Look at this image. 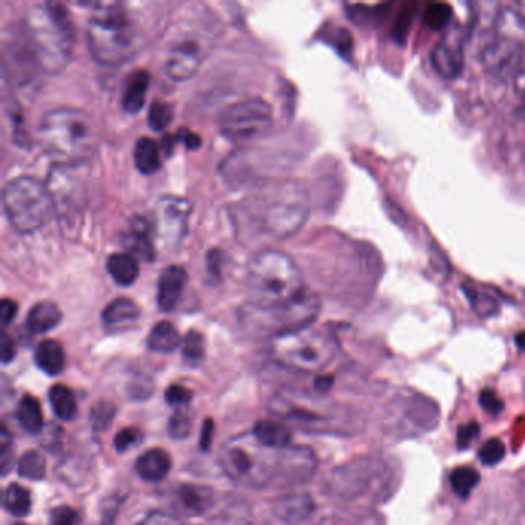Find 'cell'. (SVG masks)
<instances>
[{"instance_id": "obj_26", "label": "cell", "mask_w": 525, "mask_h": 525, "mask_svg": "<svg viewBox=\"0 0 525 525\" xmlns=\"http://www.w3.org/2000/svg\"><path fill=\"white\" fill-rule=\"evenodd\" d=\"M134 165L139 173L154 174L162 167L161 148L151 138H141L134 145Z\"/></svg>"}, {"instance_id": "obj_43", "label": "cell", "mask_w": 525, "mask_h": 525, "mask_svg": "<svg viewBox=\"0 0 525 525\" xmlns=\"http://www.w3.org/2000/svg\"><path fill=\"white\" fill-rule=\"evenodd\" d=\"M479 435H481V427H479L478 422L461 425L458 429V435H456L459 449H469L470 445L479 438Z\"/></svg>"}, {"instance_id": "obj_12", "label": "cell", "mask_w": 525, "mask_h": 525, "mask_svg": "<svg viewBox=\"0 0 525 525\" xmlns=\"http://www.w3.org/2000/svg\"><path fill=\"white\" fill-rule=\"evenodd\" d=\"M525 42L516 37L505 36L493 28L489 39L479 48V59L487 73L507 79H515L524 64Z\"/></svg>"}, {"instance_id": "obj_41", "label": "cell", "mask_w": 525, "mask_h": 525, "mask_svg": "<svg viewBox=\"0 0 525 525\" xmlns=\"http://www.w3.org/2000/svg\"><path fill=\"white\" fill-rule=\"evenodd\" d=\"M191 432V416L184 410H178L171 416L170 424H168V433L171 438L185 439Z\"/></svg>"}, {"instance_id": "obj_57", "label": "cell", "mask_w": 525, "mask_h": 525, "mask_svg": "<svg viewBox=\"0 0 525 525\" xmlns=\"http://www.w3.org/2000/svg\"><path fill=\"white\" fill-rule=\"evenodd\" d=\"M13 525H27V524H22V522H16V524H13Z\"/></svg>"}, {"instance_id": "obj_51", "label": "cell", "mask_w": 525, "mask_h": 525, "mask_svg": "<svg viewBox=\"0 0 525 525\" xmlns=\"http://www.w3.org/2000/svg\"><path fill=\"white\" fill-rule=\"evenodd\" d=\"M412 13V10H404L399 14L398 21L393 28V36H395L396 41H404L405 36H407L408 25L412 22Z\"/></svg>"}, {"instance_id": "obj_53", "label": "cell", "mask_w": 525, "mask_h": 525, "mask_svg": "<svg viewBox=\"0 0 525 525\" xmlns=\"http://www.w3.org/2000/svg\"><path fill=\"white\" fill-rule=\"evenodd\" d=\"M213 436H215V422L213 419L207 418L202 425L201 442H199L202 452H207L210 449L211 444H213Z\"/></svg>"}, {"instance_id": "obj_4", "label": "cell", "mask_w": 525, "mask_h": 525, "mask_svg": "<svg viewBox=\"0 0 525 525\" xmlns=\"http://www.w3.org/2000/svg\"><path fill=\"white\" fill-rule=\"evenodd\" d=\"M25 34L31 56L47 73H61L74 47V28L67 8L61 4L34 5L27 14Z\"/></svg>"}, {"instance_id": "obj_29", "label": "cell", "mask_w": 525, "mask_h": 525, "mask_svg": "<svg viewBox=\"0 0 525 525\" xmlns=\"http://www.w3.org/2000/svg\"><path fill=\"white\" fill-rule=\"evenodd\" d=\"M17 421L27 432H41L44 427V413H42L41 402L34 396L25 395L17 405Z\"/></svg>"}, {"instance_id": "obj_44", "label": "cell", "mask_w": 525, "mask_h": 525, "mask_svg": "<svg viewBox=\"0 0 525 525\" xmlns=\"http://www.w3.org/2000/svg\"><path fill=\"white\" fill-rule=\"evenodd\" d=\"M327 525H384V522L375 513H359V515L332 519Z\"/></svg>"}, {"instance_id": "obj_52", "label": "cell", "mask_w": 525, "mask_h": 525, "mask_svg": "<svg viewBox=\"0 0 525 525\" xmlns=\"http://www.w3.org/2000/svg\"><path fill=\"white\" fill-rule=\"evenodd\" d=\"M17 311H19V307H17L13 299L5 298L4 301H2V304H0V315H2V324H4V327H8V325L16 319Z\"/></svg>"}, {"instance_id": "obj_48", "label": "cell", "mask_w": 525, "mask_h": 525, "mask_svg": "<svg viewBox=\"0 0 525 525\" xmlns=\"http://www.w3.org/2000/svg\"><path fill=\"white\" fill-rule=\"evenodd\" d=\"M191 398H193V392L182 387V385H170L165 392V399H167L168 404L174 405V407L187 405Z\"/></svg>"}, {"instance_id": "obj_11", "label": "cell", "mask_w": 525, "mask_h": 525, "mask_svg": "<svg viewBox=\"0 0 525 525\" xmlns=\"http://www.w3.org/2000/svg\"><path fill=\"white\" fill-rule=\"evenodd\" d=\"M273 124V110L264 99H245L225 108L219 128L231 142H248L267 133Z\"/></svg>"}, {"instance_id": "obj_35", "label": "cell", "mask_w": 525, "mask_h": 525, "mask_svg": "<svg viewBox=\"0 0 525 525\" xmlns=\"http://www.w3.org/2000/svg\"><path fill=\"white\" fill-rule=\"evenodd\" d=\"M17 470L22 478L31 479V481H41L45 478L47 473V462H45L44 455L37 450H30L25 453L19 464H17Z\"/></svg>"}, {"instance_id": "obj_22", "label": "cell", "mask_w": 525, "mask_h": 525, "mask_svg": "<svg viewBox=\"0 0 525 525\" xmlns=\"http://www.w3.org/2000/svg\"><path fill=\"white\" fill-rule=\"evenodd\" d=\"M148 88H150V74L144 70L134 71L125 82L124 96H122V107L127 113L136 114L142 110L147 99Z\"/></svg>"}, {"instance_id": "obj_7", "label": "cell", "mask_w": 525, "mask_h": 525, "mask_svg": "<svg viewBox=\"0 0 525 525\" xmlns=\"http://www.w3.org/2000/svg\"><path fill=\"white\" fill-rule=\"evenodd\" d=\"M211 45L213 34L204 22L185 21L171 28L164 51L165 73L173 81H188L204 64Z\"/></svg>"}, {"instance_id": "obj_32", "label": "cell", "mask_w": 525, "mask_h": 525, "mask_svg": "<svg viewBox=\"0 0 525 525\" xmlns=\"http://www.w3.org/2000/svg\"><path fill=\"white\" fill-rule=\"evenodd\" d=\"M31 493L19 484H10L5 490L4 507L14 516H27L30 513Z\"/></svg>"}, {"instance_id": "obj_5", "label": "cell", "mask_w": 525, "mask_h": 525, "mask_svg": "<svg viewBox=\"0 0 525 525\" xmlns=\"http://www.w3.org/2000/svg\"><path fill=\"white\" fill-rule=\"evenodd\" d=\"M245 284L250 305L258 308L288 304L307 290L298 265L276 250L261 251L251 258Z\"/></svg>"}, {"instance_id": "obj_56", "label": "cell", "mask_w": 525, "mask_h": 525, "mask_svg": "<svg viewBox=\"0 0 525 525\" xmlns=\"http://www.w3.org/2000/svg\"><path fill=\"white\" fill-rule=\"evenodd\" d=\"M516 344L519 345V348H525V332H521L516 336Z\"/></svg>"}, {"instance_id": "obj_46", "label": "cell", "mask_w": 525, "mask_h": 525, "mask_svg": "<svg viewBox=\"0 0 525 525\" xmlns=\"http://www.w3.org/2000/svg\"><path fill=\"white\" fill-rule=\"evenodd\" d=\"M79 521H81V515L68 505L57 507L51 513V525H77Z\"/></svg>"}, {"instance_id": "obj_6", "label": "cell", "mask_w": 525, "mask_h": 525, "mask_svg": "<svg viewBox=\"0 0 525 525\" xmlns=\"http://www.w3.org/2000/svg\"><path fill=\"white\" fill-rule=\"evenodd\" d=\"M4 208L14 230L24 235L44 228L56 213L47 185L28 176L13 179L5 185Z\"/></svg>"}, {"instance_id": "obj_18", "label": "cell", "mask_w": 525, "mask_h": 525, "mask_svg": "<svg viewBox=\"0 0 525 525\" xmlns=\"http://www.w3.org/2000/svg\"><path fill=\"white\" fill-rule=\"evenodd\" d=\"M141 311L136 302L128 298H118L111 301L102 313V324L108 332L121 333L134 327Z\"/></svg>"}, {"instance_id": "obj_20", "label": "cell", "mask_w": 525, "mask_h": 525, "mask_svg": "<svg viewBox=\"0 0 525 525\" xmlns=\"http://www.w3.org/2000/svg\"><path fill=\"white\" fill-rule=\"evenodd\" d=\"M253 436L259 444L271 450H284L290 445L293 433L288 425L282 422L271 421V419H261L256 422Z\"/></svg>"}, {"instance_id": "obj_28", "label": "cell", "mask_w": 525, "mask_h": 525, "mask_svg": "<svg viewBox=\"0 0 525 525\" xmlns=\"http://www.w3.org/2000/svg\"><path fill=\"white\" fill-rule=\"evenodd\" d=\"M130 248L139 258L145 259V261H153L154 245L153 239H151L150 225L139 216L131 221Z\"/></svg>"}, {"instance_id": "obj_45", "label": "cell", "mask_w": 525, "mask_h": 525, "mask_svg": "<svg viewBox=\"0 0 525 525\" xmlns=\"http://www.w3.org/2000/svg\"><path fill=\"white\" fill-rule=\"evenodd\" d=\"M142 433L134 427H128V429L121 430L118 435L114 436V447L118 452H127L131 445L138 444L141 441Z\"/></svg>"}, {"instance_id": "obj_9", "label": "cell", "mask_w": 525, "mask_h": 525, "mask_svg": "<svg viewBox=\"0 0 525 525\" xmlns=\"http://www.w3.org/2000/svg\"><path fill=\"white\" fill-rule=\"evenodd\" d=\"M338 344L327 333L304 328L273 339L271 353L279 364L301 372H319L335 359Z\"/></svg>"}, {"instance_id": "obj_1", "label": "cell", "mask_w": 525, "mask_h": 525, "mask_svg": "<svg viewBox=\"0 0 525 525\" xmlns=\"http://www.w3.org/2000/svg\"><path fill=\"white\" fill-rule=\"evenodd\" d=\"M255 439V436H253ZM264 445L251 438L233 439L221 453V465L228 476L242 484L265 487L307 481L318 467L315 453L305 447L264 452Z\"/></svg>"}, {"instance_id": "obj_30", "label": "cell", "mask_w": 525, "mask_h": 525, "mask_svg": "<svg viewBox=\"0 0 525 525\" xmlns=\"http://www.w3.org/2000/svg\"><path fill=\"white\" fill-rule=\"evenodd\" d=\"M48 396H50L51 407L57 418L62 421H71L76 416V398L67 385H53Z\"/></svg>"}, {"instance_id": "obj_13", "label": "cell", "mask_w": 525, "mask_h": 525, "mask_svg": "<svg viewBox=\"0 0 525 525\" xmlns=\"http://www.w3.org/2000/svg\"><path fill=\"white\" fill-rule=\"evenodd\" d=\"M388 479V467L376 459H361L350 462L335 473L332 490L344 498H358L372 492L375 485L385 484Z\"/></svg>"}, {"instance_id": "obj_40", "label": "cell", "mask_w": 525, "mask_h": 525, "mask_svg": "<svg viewBox=\"0 0 525 525\" xmlns=\"http://www.w3.org/2000/svg\"><path fill=\"white\" fill-rule=\"evenodd\" d=\"M116 408L111 402L101 401L94 405L93 412H91V424L94 430H105L111 421L114 419Z\"/></svg>"}, {"instance_id": "obj_25", "label": "cell", "mask_w": 525, "mask_h": 525, "mask_svg": "<svg viewBox=\"0 0 525 525\" xmlns=\"http://www.w3.org/2000/svg\"><path fill=\"white\" fill-rule=\"evenodd\" d=\"M107 270L121 287H130L139 276L138 258L130 253H114L108 258Z\"/></svg>"}, {"instance_id": "obj_17", "label": "cell", "mask_w": 525, "mask_h": 525, "mask_svg": "<svg viewBox=\"0 0 525 525\" xmlns=\"http://www.w3.org/2000/svg\"><path fill=\"white\" fill-rule=\"evenodd\" d=\"M187 270L181 265L165 268L158 284V307L164 313L176 310L187 285Z\"/></svg>"}, {"instance_id": "obj_27", "label": "cell", "mask_w": 525, "mask_h": 525, "mask_svg": "<svg viewBox=\"0 0 525 525\" xmlns=\"http://www.w3.org/2000/svg\"><path fill=\"white\" fill-rule=\"evenodd\" d=\"M147 344L153 352L171 353L181 344V335L171 322L162 321L154 325Z\"/></svg>"}, {"instance_id": "obj_24", "label": "cell", "mask_w": 525, "mask_h": 525, "mask_svg": "<svg viewBox=\"0 0 525 525\" xmlns=\"http://www.w3.org/2000/svg\"><path fill=\"white\" fill-rule=\"evenodd\" d=\"M34 358H36L37 367L50 376L64 372L65 362H67L64 347L53 339H47V341H42L41 344L37 345Z\"/></svg>"}, {"instance_id": "obj_50", "label": "cell", "mask_w": 525, "mask_h": 525, "mask_svg": "<svg viewBox=\"0 0 525 525\" xmlns=\"http://www.w3.org/2000/svg\"><path fill=\"white\" fill-rule=\"evenodd\" d=\"M17 347L14 339L11 338L8 333L2 335V341H0V358L4 364H10L14 358H16Z\"/></svg>"}, {"instance_id": "obj_2", "label": "cell", "mask_w": 525, "mask_h": 525, "mask_svg": "<svg viewBox=\"0 0 525 525\" xmlns=\"http://www.w3.org/2000/svg\"><path fill=\"white\" fill-rule=\"evenodd\" d=\"M88 47L99 64L118 67L141 51L145 37L133 11L121 2H101L91 11Z\"/></svg>"}, {"instance_id": "obj_31", "label": "cell", "mask_w": 525, "mask_h": 525, "mask_svg": "<svg viewBox=\"0 0 525 525\" xmlns=\"http://www.w3.org/2000/svg\"><path fill=\"white\" fill-rule=\"evenodd\" d=\"M462 291L469 299L476 315L481 316V318H492V316L498 315V301L493 296H490L489 293L467 284L462 285Z\"/></svg>"}, {"instance_id": "obj_16", "label": "cell", "mask_w": 525, "mask_h": 525, "mask_svg": "<svg viewBox=\"0 0 525 525\" xmlns=\"http://www.w3.org/2000/svg\"><path fill=\"white\" fill-rule=\"evenodd\" d=\"M464 31L459 25L445 31L432 51V65L444 79H458L465 67Z\"/></svg>"}, {"instance_id": "obj_15", "label": "cell", "mask_w": 525, "mask_h": 525, "mask_svg": "<svg viewBox=\"0 0 525 525\" xmlns=\"http://www.w3.org/2000/svg\"><path fill=\"white\" fill-rule=\"evenodd\" d=\"M77 167H62L56 165L51 171L48 179V190L53 196L54 210L59 218L73 225L74 221H79L84 208V187L79 179L74 176L73 171Z\"/></svg>"}, {"instance_id": "obj_54", "label": "cell", "mask_w": 525, "mask_h": 525, "mask_svg": "<svg viewBox=\"0 0 525 525\" xmlns=\"http://www.w3.org/2000/svg\"><path fill=\"white\" fill-rule=\"evenodd\" d=\"M515 90L522 99H525V62L522 64V67L519 68L518 73H516L515 79Z\"/></svg>"}, {"instance_id": "obj_19", "label": "cell", "mask_w": 525, "mask_h": 525, "mask_svg": "<svg viewBox=\"0 0 525 525\" xmlns=\"http://www.w3.org/2000/svg\"><path fill=\"white\" fill-rule=\"evenodd\" d=\"M313 510H315V502L305 493H291V495L282 496L275 502L276 516L288 524H299L305 521L310 518Z\"/></svg>"}, {"instance_id": "obj_33", "label": "cell", "mask_w": 525, "mask_h": 525, "mask_svg": "<svg viewBox=\"0 0 525 525\" xmlns=\"http://www.w3.org/2000/svg\"><path fill=\"white\" fill-rule=\"evenodd\" d=\"M450 485L455 495L461 499H467L481 481V475L472 467H458L450 473Z\"/></svg>"}, {"instance_id": "obj_34", "label": "cell", "mask_w": 525, "mask_h": 525, "mask_svg": "<svg viewBox=\"0 0 525 525\" xmlns=\"http://www.w3.org/2000/svg\"><path fill=\"white\" fill-rule=\"evenodd\" d=\"M179 504L184 507L191 515L202 513L210 502V493L202 487H193V485H182L178 492Z\"/></svg>"}, {"instance_id": "obj_47", "label": "cell", "mask_w": 525, "mask_h": 525, "mask_svg": "<svg viewBox=\"0 0 525 525\" xmlns=\"http://www.w3.org/2000/svg\"><path fill=\"white\" fill-rule=\"evenodd\" d=\"M13 442L7 429L2 427V444H0V465H2V475H7L13 465Z\"/></svg>"}, {"instance_id": "obj_38", "label": "cell", "mask_w": 525, "mask_h": 525, "mask_svg": "<svg viewBox=\"0 0 525 525\" xmlns=\"http://www.w3.org/2000/svg\"><path fill=\"white\" fill-rule=\"evenodd\" d=\"M173 121V108L167 102L156 101L148 111V122L154 131H164Z\"/></svg>"}, {"instance_id": "obj_10", "label": "cell", "mask_w": 525, "mask_h": 525, "mask_svg": "<svg viewBox=\"0 0 525 525\" xmlns=\"http://www.w3.org/2000/svg\"><path fill=\"white\" fill-rule=\"evenodd\" d=\"M308 218V196L296 182H284L271 191L262 211V227L276 238H290Z\"/></svg>"}, {"instance_id": "obj_3", "label": "cell", "mask_w": 525, "mask_h": 525, "mask_svg": "<svg viewBox=\"0 0 525 525\" xmlns=\"http://www.w3.org/2000/svg\"><path fill=\"white\" fill-rule=\"evenodd\" d=\"M37 141L57 165L87 164L99 145V130L90 114L76 108H57L42 118Z\"/></svg>"}, {"instance_id": "obj_37", "label": "cell", "mask_w": 525, "mask_h": 525, "mask_svg": "<svg viewBox=\"0 0 525 525\" xmlns=\"http://www.w3.org/2000/svg\"><path fill=\"white\" fill-rule=\"evenodd\" d=\"M182 352H184L185 361L190 364H199L205 356V339L199 332L191 330L184 338V345H182Z\"/></svg>"}, {"instance_id": "obj_8", "label": "cell", "mask_w": 525, "mask_h": 525, "mask_svg": "<svg viewBox=\"0 0 525 525\" xmlns=\"http://www.w3.org/2000/svg\"><path fill=\"white\" fill-rule=\"evenodd\" d=\"M321 311V301L311 291L305 290L295 301L278 307L258 308L248 305L244 322L258 335L281 338L310 327Z\"/></svg>"}, {"instance_id": "obj_55", "label": "cell", "mask_w": 525, "mask_h": 525, "mask_svg": "<svg viewBox=\"0 0 525 525\" xmlns=\"http://www.w3.org/2000/svg\"><path fill=\"white\" fill-rule=\"evenodd\" d=\"M333 385L332 376H319L315 381V388L318 392L327 393Z\"/></svg>"}, {"instance_id": "obj_23", "label": "cell", "mask_w": 525, "mask_h": 525, "mask_svg": "<svg viewBox=\"0 0 525 525\" xmlns=\"http://www.w3.org/2000/svg\"><path fill=\"white\" fill-rule=\"evenodd\" d=\"M170 470V455L162 449L148 450L136 461V472L145 481H162Z\"/></svg>"}, {"instance_id": "obj_49", "label": "cell", "mask_w": 525, "mask_h": 525, "mask_svg": "<svg viewBox=\"0 0 525 525\" xmlns=\"http://www.w3.org/2000/svg\"><path fill=\"white\" fill-rule=\"evenodd\" d=\"M139 525H184V522L176 515L156 510L145 516L144 521L139 522Z\"/></svg>"}, {"instance_id": "obj_21", "label": "cell", "mask_w": 525, "mask_h": 525, "mask_svg": "<svg viewBox=\"0 0 525 525\" xmlns=\"http://www.w3.org/2000/svg\"><path fill=\"white\" fill-rule=\"evenodd\" d=\"M62 311L53 301L37 302L28 313L27 327L34 335H44L61 324Z\"/></svg>"}, {"instance_id": "obj_14", "label": "cell", "mask_w": 525, "mask_h": 525, "mask_svg": "<svg viewBox=\"0 0 525 525\" xmlns=\"http://www.w3.org/2000/svg\"><path fill=\"white\" fill-rule=\"evenodd\" d=\"M191 204L178 196H164L154 208V235L165 247H178L188 231Z\"/></svg>"}, {"instance_id": "obj_36", "label": "cell", "mask_w": 525, "mask_h": 525, "mask_svg": "<svg viewBox=\"0 0 525 525\" xmlns=\"http://www.w3.org/2000/svg\"><path fill=\"white\" fill-rule=\"evenodd\" d=\"M453 10L449 4H430L425 8L424 24L430 30L438 31L449 25Z\"/></svg>"}, {"instance_id": "obj_42", "label": "cell", "mask_w": 525, "mask_h": 525, "mask_svg": "<svg viewBox=\"0 0 525 525\" xmlns=\"http://www.w3.org/2000/svg\"><path fill=\"white\" fill-rule=\"evenodd\" d=\"M479 404L489 415L498 416L504 412V401L499 398L495 390H490V388L482 390L481 395H479Z\"/></svg>"}, {"instance_id": "obj_39", "label": "cell", "mask_w": 525, "mask_h": 525, "mask_svg": "<svg viewBox=\"0 0 525 525\" xmlns=\"http://www.w3.org/2000/svg\"><path fill=\"white\" fill-rule=\"evenodd\" d=\"M505 456V445L504 442L499 441V439L493 438L489 441L482 444L481 449H479V459H481L482 464L489 465H498L499 462L504 459Z\"/></svg>"}]
</instances>
